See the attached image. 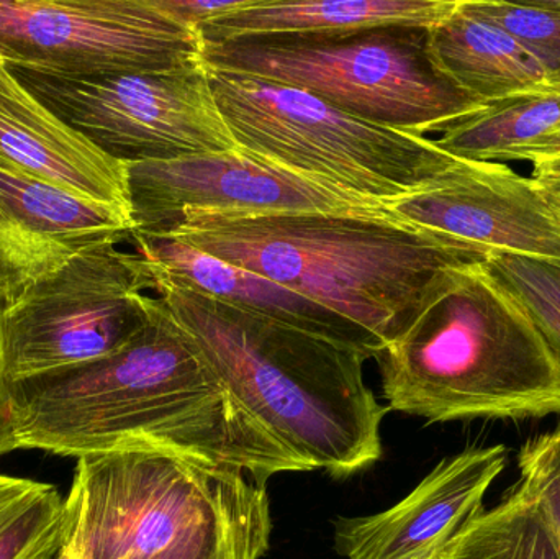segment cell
Returning a JSON list of instances; mask_svg holds the SVG:
<instances>
[{"label": "cell", "mask_w": 560, "mask_h": 559, "mask_svg": "<svg viewBox=\"0 0 560 559\" xmlns=\"http://www.w3.org/2000/svg\"><path fill=\"white\" fill-rule=\"evenodd\" d=\"M253 482L166 453L84 456L69 489L72 540L81 559H151L229 511Z\"/></svg>", "instance_id": "cell-9"}, {"label": "cell", "mask_w": 560, "mask_h": 559, "mask_svg": "<svg viewBox=\"0 0 560 559\" xmlns=\"http://www.w3.org/2000/svg\"><path fill=\"white\" fill-rule=\"evenodd\" d=\"M253 0H154L158 9L174 22L197 30L209 20L245 9Z\"/></svg>", "instance_id": "cell-26"}, {"label": "cell", "mask_w": 560, "mask_h": 559, "mask_svg": "<svg viewBox=\"0 0 560 559\" xmlns=\"http://www.w3.org/2000/svg\"><path fill=\"white\" fill-rule=\"evenodd\" d=\"M154 291L240 406L306 471L346 478L381 458L388 407L365 384L364 354L174 282L156 279Z\"/></svg>", "instance_id": "cell-3"}, {"label": "cell", "mask_w": 560, "mask_h": 559, "mask_svg": "<svg viewBox=\"0 0 560 559\" xmlns=\"http://www.w3.org/2000/svg\"><path fill=\"white\" fill-rule=\"evenodd\" d=\"M209 74L240 150L355 196L398 199L457 161L433 138L361 120L300 89L213 69Z\"/></svg>", "instance_id": "cell-6"}, {"label": "cell", "mask_w": 560, "mask_h": 559, "mask_svg": "<svg viewBox=\"0 0 560 559\" xmlns=\"http://www.w3.org/2000/svg\"><path fill=\"white\" fill-rule=\"evenodd\" d=\"M512 163L532 164L533 177H560V124L513 156Z\"/></svg>", "instance_id": "cell-27"}, {"label": "cell", "mask_w": 560, "mask_h": 559, "mask_svg": "<svg viewBox=\"0 0 560 559\" xmlns=\"http://www.w3.org/2000/svg\"><path fill=\"white\" fill-rule=\"evenodd\" d=\"M15 450L20 449L16 442L15 422H13L12 397H10L9 381L3 376L2 354H0V456Z\"/></svg>", "instance_id": "cell-28"}, {"label": "cell", "mask_w": 560, "mask_h": 559, "mask_svg": "<svg viewBox=\"0 0 560 559\" xmlns=\"http://www.w3.org/2000/svg\"><path fill=\"white\" fill-rule=\"evenodd\" d=\"M486 265L525 305L560 366V261L500 255Z\"/></svg>", "instance_id": "cell-24"}, {"label": "cell", "mask_w": 560, "mask_h": 559, "mask_svg": "<svg viewBox=\"0 0 560 559\" xmlns=\"http://www.w3.org/2000/svg\"><path fill=\"white\" fill-rule=\"evenodd\" d=\"M7 68L56 117L120 163L240 151L203 61L94 78Z\"/></svg>", "instance_id": "cell-8"}, {"label": "cell", "mask_w": 560, "mask_h": 559, "mask_svg": "<svg viewBox=\"0 0 560 559\" xmlns=\"http://www.w3.org/2000/svg\"><path fill=\"white\" fill-rule=\"evenodd\" d=\"M457 0H342L279 2L253 0L245 9L199 26L203 45L275 36H348L371 30L433 28Z\"/></svg>", "instance_id": "cell-17"}, {"label": "cell", "mask_w": 560, "mask_h": 559, "mask_svg": "<svg viewBox=\"0 0 560 559\" xmlns=\"http://www.w3.org/2000/svg\"><path fill=\"white\" fill-rule=\"evenodd\" d=\"M131 240L124 210L0 163V305L102 243Z\"/></svg>", "instance_id": "cell-13"}, {"label": "cell", "mask_w": 560, "mask_h": 559, "mask_svg": "<svg viewBox=\"0 0 560 559\" xmlns=\"http://www.w3.org/2000/svg\"><path fill=\"white\" fill-rule=\"evenodd\" d=\"M533 177V176H532ZM560 217V177H533Z\"/></svg>", "instance_id": "cell-29"}, {"label": "cell", "mask_w": 560, "mask_h": 559, "mask_svg": "<svg viewBox=\"0 0 560 559\" xmlns=\"http://www.w3.org/2000/svg\"><path fill=\"white\" fill-rule=\"evenodd\" d=\"M388 410L427 422L560 417V366L486 263L441 268L375 358Z\"/></svg>", "instance_id": "cell-2"}, {"label": "cell", "mask_w": 560, "mask_h": 559, "mask_svg": "<svg viewBox=\"0 0 560 559\" xmlns=\"http://www.w3.org/2000/svg\"><path fill=\"white\" fill-rule=\"evenodd\" d=\"M431 559H560V548L538 501L518 481Z\"/></svg>", "instance_id": "cell-20"}, {"label": "cell", "mask_w": 560, "mask_h": 559, "mask_svg": "<svg viewBox=\"0 0 560 559\" xmlns=\"http://www.w3.org/2000/svg\"><path fill=\"white\" fill-rule=\"evenodd\" d=\"M271 532L268 489L253 482L229 511L151 559H259L269 550Z\"/></svg>", "instance_id": "cell-22"}, {"label": "cell", "mask_w": 560, "mask_h": 559, "mask_svg": "<svg viewBox=\"0 0 560 559\" xmlns=\"http://www.w3.org/2000/svg\"><path fill=\"white\" fill-rule=\"evenodd\" d=\"M75 504L48 482L0 475V559H55L69 544Z\"/></svg>", "instance_id": "cell-21"}, {"label": "cell", "mask_w": 560, "mask_h": 559, "mask_svg": "<svg viewBox=\"0 0 560 559\" xmlns=\"http://www.w3.org/2000/svg\"><path fill=\"white\" fill-rule=\"evenodd\" d=\"M560 124V85L493 102L440 131L434 144L456 160L512 163Z\"/></svg>", "instance_id": "cell-19"}, {"label": "cell", "mask_w": 560, "mask_h": 559, "mask_svg": "<svg viewBox=\"0 0 560 559\" xmlns=\"http://www.w3.org/2000/svg\"><path fill=\"white\" fill-rule=\"evenodd\" d=\"M503 445L477 446L443 459L394 508L338 519L335 547L348 559H431L483 511V498L506 466Z\"/></svg>", "instance_id": "cell-14"}, {"label": "cell", "mask_w": 560, "mask_h": 559, "mask_svg": "<svg viewBox=\"0 0 560 559\" xmlns=\"http://www.w3.org/2000/svg\"><path fill=\"white\" fill-rule=\"evenodd\" d=\"M153 236L265 276L354 322L384 348L441 268L483 263L390 217L351 213L192 210Z\"/></svg>", "instance_id": "cell-4"}, {"label": "cell", "mask_w": 560, "mask_h": 559, "mask_svg": "<svg viewBox=\"0 0 560 559\" xmlns=\"http://www.w3.org/2000/svg\"><path fill=\"white\" fill-rule=\"evenodd\" d=\"M428 30L348 36H275L203 45V65L308 92L381 127L427 137L486 102L444 78L428 55Z\"/></svg>", "instance_id": "cell-5"}, {"label": "cell", "mask_w": 560, "mask_h": 559, "mask_svg": "<svg viewBox=\"0 0 560 559\" xmlns=\"http://www.w3.org/2000/svg\"><path fill=\"white\" fill-rule=\"evenodd\" d=\"M397 222L486 263L560 261V217L532 176L510 164L457 160L420 189L384 203Z\"/></svg>", "instance_id": "cell-12"}, {"label": "cell", "mask_w": 560, "mask_h": 559, "mask_svg": "<svg viewBox=\"0 0 560 559\" xmlns=\"http://www.w3.org/2000/svg\"><path fill=\"white\" fill-rule=\"evenodd\" d=\"M518 468L520 482L538 501L560 548V422L522 446Z\"/></svg>", "instance_id": "cell-25"}, {"label": "cell", "mask_w": 560, "mask_h": 559, "mask_svg": "<svg viewBox=\"0 0 560 559\" xmlns=\"http://www.w3.org/2000/svg\"><path fill=\"white\" fill-rule=\"evenodd\" d=\"M131 242L147 259L154 281L174 282L233 307L272 318L296 330L352 348L368 360H375L384 351V345L354 322L265 276L213 258L177 240L131 233Z\"/></svg>", "instance_id": "cell-15"}, {"label": "cell", "mask_w": 560, "mask_h": 559, "mask_svg": "<svg viewBox=\"0 0 560 559\" xmlns=\"http://www.w3.org/2000/svg\"><path fill=\"white\" fill-rule=\"evenodd\" d=\"M477 15L512 35L560 85V0H464Z\"/></svg>", "instance_id": "cell-23"}, {"label": "cell", "mask_w": 560, "mask_h": 559, "mask_svg": "<svg viewBox=\"0 0 560 559\" xmlns=\"http://www.w3.org/2000/svg\"><path fill=\"white\" fill-rule=\"evenodd\" d=\"M154 278L140 253L108 242L0 308V354L9 384L74 370L124 350L150 321Z\"/></svg>", "instance_id": "cell-7"}, {"label": "cell", "mask_w": 560, "mask_h": 559, "mask_svg": "<svg viewBox=\"0 0 560 559\" xmlns=\"http://www.w3.org/2000/svg\"><path fill=\"white\" fill-rule=\"evenodd\" d=\"M131 233L158 235L187 212H328L394 217L384 203L283 170L245 151L127 164Z\"/></svg>", "instance_id": "cell-11"}, {"label": "cell", "mask_w": 560, "mask_h": 559, "mask_svg": "<svg viewBox=\"0 0 560 559\" xmlns=\"http://www.w3.org/2000/svg\"><path fill=\"white\" fill-rule=\"evenodd\" d=\"M20 450L65 458L158 452L268 485L306 471L229 393L163 299L105 360L10 384Z\"/></svg>", "instance_id": "cell-1"}, {"label": "cell", "mask_w": 560, "mask_h": 559, "mask_svg": "<svg viewBox=\"0 0 560 559\" xmlns=\"http://www.w3.org/2000/svg\"><path fill=\"white\" fill-rule=\"evenodd\" d=\"M55 559H81L78 547H75L74 540H69V544L59 551L58 557Z\"/></svg>", "instance_id": "cell-30"}, {"label": "cell", "mask_w": 560, "mask_h": 559, "mask_svg": "<svg viewBox=\"0 0 560 559\" xmlns=\"http://www.w3.org/2000/svg\"><path fill=\"white\" fill-rule=\"evenodd\" d=\"M427 48L444 78L486 104L555 88L512 35L474 13L464 0L428 30Z\"/></svg>", "instance_id": "cell-18"}, {"label": "cell", "mask_w": 560, "mask_h": 559, "mask_svg": "<svg viewBox=\"0 0 560 559\" xmlns=\"http://www.w3.org/2000/svg\"><path fill=\"white\" fill-rule=\"evenodd\" d=\"M203 42L154 0H0V59L69 78L166 71Z\"/></svg>", "instance_id": "cell-10"}, {"label": "cell", "mask_w": 560, "mask_h": 559, "mask_svg": "<svg viewBox=\"0 0 560 559\" xmlns=\"http://www.w3.org/2000/svg\"><path fill=\"white\" fill-rule=\"evenodd\" d=\"M0 163L130 216L127 164L102 153L13 78L0 59Z\"/></svg>", "instance_id": "cell-16"}]
</instances>
